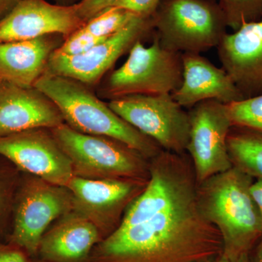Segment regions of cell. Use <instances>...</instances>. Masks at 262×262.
<instances>
[{"label":"cell","mask_w":262,"mask_h":262,"mask_svg":"<svg viewBox=\"0 0 262 262\" xmlns=\"http://www.w3.org/2000/svg\"><path fill=\"white\" fill-rule=\"evenodd\" d=\"M198 182L137 225L117 227L98 243L89 262L211 261L223 253L220 231L198 205Z\"/></svg>","instance_id":"6da1fadb"},{"label":"cell","mask_w":262,"mask_h":262,"mask_svg":"<svg viewBox=\"0 0 262 262\" xmlns=\"http://www.w3.org/2000/svg\"><path fill=\"white\" fill-rule=\"evenodd\" d=\"M254 179L232 167L213 176L196 189L203 215L220 231L223 255L237 262L248 254L262 236V220L251 194Z\"/></svg>","instance_id":"7a4b0ae2"},{"label":"cell","mask_w":262,"mask_h":262,"mask_svg":"<svg viewBox=\"0 0 262 262\" xmlns=\"http://www.w3.org/2000/svg\"><path fill=\"white\" fill-rule=\"evenodd\" d=\"M34 87L53 101L65 123L74 130L121 141L146 158H154L163 150L154 140L114 113L79 81L45 72Z\"/></svg>","instance_id":"3957f363"},{"label":"cell","mask_w":262,"mask_h":262,"mask_svg":"<svg viewBox=\"0 0 262 262\" xmlns=\"http://www.w3.org/2000/svg\"><path fill=\"white\" fill-rule=\"evenodd\" d=\"M50 130L70 158L75 177L149 180L147 158L121 141L82 134L66 123Z\"/></svg>","instance_id":"277c9868"},{"label":"cell","mask_w":262,"mask_h":262,"mask_svg":"<svg viewBox=\"0 0 262 262\" xmlns=\"http://www.w3.org/2000/svg\"><path fill=\"white\" fill-rule=\"evenodd\" d=\"M151 19L161 46L177 53L201 54L227 34L225 14L213 0H161Z\"/></svg>","instance_id":"5b68a950"},{"label":"cell","mask_w":262,"mask_h":262,"mask_svg":"<svg viewBox=\"0 0 262 262\" xmlns=\"http://www.w3.org/2000/svg\"><path fill=\"white\" fill-rule=\"evenodd\" d=\"M127 61L108 77L103 95L117 99L132 95L171 94L183 80L182 53L161 46L154 32L152 44L145 47L137 41Z\"/></svg>","instance_id":"8992f818"},{"label":"cell","mask_w":262,"mask_h":262,"mask_svg":"<svg viewBox=\"0 0 262 262\" xmlns=\"http://www.w3.org/2000/svg\"><path fill=\"white\" fill-rule=\"evenodd\" d=\"M108 106L163 150L187 152L190 133L188 112L171 94L132 95L111 100Z\"/></svg>","instance_id":"52a82bcc"},{"label":"cell","mask_w":262,"mask_h":262,"mask_svg":"<svg viewBox=\"0 0 262 262\" xmlns=\"http://www.w3.org/2000/svg\"><path fill=\"white\" fill-rule=\"evenodd\" d=\"M70 189L34 177L24 184L15 211L10 244L37 256L42 236L52 222L72 211Z\"/></svg>","instance_id":"ba28073f"},{"label":"cell","mask_w":262,"mask_h":262,"mask_svg":"<svg viewBox=\"0 0 262 262\" xmlns=\"http://www.w3.org/2000/svg\"><path fill=\"white\" fill-rule=\"evenodd\" d=\"M190 108V133L186 151L200 184L233 167L227 146L232 125L227 105L216 100L202 101Z\"/></svg>","instance_id":"9c48e42d"},{"label":"cell","mask_w":262,"mask_h":262,"mask_svg":"<svg viewBox=\"0 0 262 262\" xmlns=\"http://www.w3.org/2000/svg\"><path fill=\"white\" fill-rule=\"evenodd\" d=\"M154 31L151 16L136 15L121 30L86 53L74 56L52 53L46 72L73 79L86 85L97 83L120 56Z\"/></svg>","instance_id":"30bf717a"},{"label":"cell","mask_w":262,"mask_h":262,"mask_svg":"<svg viewBox=\"0 0 262 262\" xmlns=\"http://www.w3.org/2000/svg\"><path fill=\"white\" fill-rule=\"evenodd\" d=\"M149 180L89 179L74 177L67 185L72 211L94 223L103 239L118 227L122 212L144 189Z\"/></svg>","instance_id":"8fae6325"},{"label":"cell","mask_w":262,"mask_h":262,"mask_svg":"<svg viewBox=\"0 0 262 262\" xmlns=\"http://www.w3.org/2000/svg\"><path fill=\"white\" fill-rule=\"evenodd\" d=\"M0 155L24 171L56 185L67 187L75 177L70 158L46 129L0 136Z\"/></svg>","instance_id":"7c38bea8"},{"label":"cell","mask_w":262,"mask_h":262,"mask_svg":"<svg viewBox=\"0 0 262 262\" xmlns=\"http://www.w3.org/2000/svg\"><path fill=\"white\" fill-rule=\"evenodd\" d=\"M85 24L77 5H52L46 0H18L0 20V42H18L59 34L67 38Z\"/></svg>","instance_id":"4fadbf2b"},{"label":"cell","mask_w":262,"mask_h":262,"mask_svg":"<svg viewBox=\"0 0 262 262\" xmlns=\"http://www.w3.org/2000/svg\"><path fill=\"white\" fill-rule=\"evenodd\" d=\"M222 68L244 99L262 94V19L226 34L218 47Z\"/></svg>","instance_id":"5bb4252c"},{"label":"cell","mask_w":262,"mask_h":262,"mask_svg":"<svg viewBox=\"0 0 262 262\" xmlns=\"http://www.w3.org/2000/svg\"><path fill=\"white\" fill-rule=\"evenodd\" d=\"M65 123L61 112L35 88L0 83V136L34 129H53Z\"/></svg>","instance_id":"9a60e30c"},{"label":"cell","mask_w":262,"mask_h":262,"mask_svg":"<svg viewBox=\"0 0 262 262\" xmlns=\"http://www.w3.org/2000/svg\"><path fill=\"white\" fill-rule=\"evenodd\" d=\"M183 80L171 94L183 108H192L207 100L229 104L244 99L230 76L200 53H182Z\"/></svg>","instance_id":"2e32d148"},{"label":"cell","mask_w":262,"mask_h":262,"mask_svg":"<svg viewBox=\"0 0 262 262\" xmlns=\"http://www.w3.org/2000/svg\"><path fill=\"white\" fill-rule=\"evenodd\" d=\"M103 239L94 223L72 211L46 231L37 256L48 262H89L95 246Z\"/></svg>","instance_id":"e0dca14e"},{"label":"cell","mask_w":262,"mask_h":262,"mask_svg":"<svg viewBox=\"0 0 262 262\" xmlns=\"http://www.w3.org/2000/svg\"><path fill=\"white\" fill-rule=\"evenodd\" d=\"M59 36L0 42V79L20 87L34 88L46 72L52 53L61 46Z\"/></svg>","instance_id":"ac0fdd59"},{"label":"cell","mask_w":262,"mask_h":262,"mask_svg":"<svg viewBox=\"0 0 262 262\" xmlns=\"http://www.w3.org/2000/svg\"><path fill=\"white\" fill-rule=\"evenodd\" d=\"M227 146L232 166L262 180V132L232 125Z\"/></svg>","instance_id":"d6986e66"},{"label":"cell","mask_w":262,"mask_h":262,"mask_svg":"<svg viewBox=\"0 0 262 262\" xmlns=\"http://www.w3.org/2000/svg\"><path fill=\"white\" fill-rule=\"evenodd\" d=\"M136 15L125 8L114 7L91 18L82 28L96 37L107 38L124 28Z\"/></svg>","instance_id":"ffe728a7"},{"label":"cell","mask_w":262,"mask_h":262,"mask_svg":"<svg viewBox=\"0 0 262 262\" xmlns=\"http://www.w3.org/2000/svg\"><path fill=\"white\" fill-rule=\"evenodd\" d=\"M227 27L237 30L245 24L262 19V0H218Z\"/></svg>","instance_id":"44dd1931"},{"label":"cell","mask_w":262,"mask_h":262,"mask_svg":"<svg viewBox=\"0 0 262 262\" xmlns=\"http://www.w3.org/2000/svg\"><path fill=\"white\" fill-rule=\"evenodd\" d=\"M227 105L232 125L262 132V94Z\"/></svg>","instance_id":"7402d4cb"},{"label":"cell","mask_w":262,"mask_h":262,"mask_svg":"<svg viewBox=\"0 0 262 262\" xmlns=\"http://www.w3.org/2000/svg\"><path fill=\"white\" fill-rule=\"evenodd\" d=\"M107 38L96 37L80 28L66 38L63 44L53 53L56 56H77L90 51L96 45L106 40Z\"/></svg>","instance_id":"603a6c76"},{"label":"cell","mask_w":262,"mask_h":262,"mask_svg":"<svg viewBox=\"0 0 262 262\" xmlns=\"http://www.w3.org/2000/svg\"><path fill=\"white\" fill-rule=\"evenodd\" d=\"M122 0H81L77 3V14L86 23L108 8L117 7Z\"/></svg>","instance_id":"cb8c5ba5"},{"label":"cell","mask_w":262,"mask_h":262,"mask_svg":"<svg viewBox=\"0 0 262 262\" xmlns=\"http://www.w3.org/2000/svg\"><path fill=\"white\" fill-rule=\"evenodd\" d=\"M161 0H122L117 7L125 8L138 16L149 18Z\"/></svg>","instance_id":"d4e9b609"},{"label":"cell","mask_w":262,"mask_h":262,"mask_svg":"<svg viewBox=\"0 0 262 262\" xmlns=\"http://www.w3.org/2000/svg\"><path fill=\"white\" fill-rule=\"evenodd\" d=\"M29 255L18 246L0 244V262H29Z\"/></svg>","instance_id":"484cf974"},{"label":"cell","mask_w":262,"mask_h":262,"mask_svg":"<svg viewBox=\"0 0 262 262\" xmlns=\"http://www.w3.org/2000/svg\"><path fill=\"white\" fill-rule=\"evenodd\" d=\"M251 194L256 203L262 220V180L254 179L251 186Z\"/></svg>","instance_id":"4316f807"},{"label":"cell","mask_w":262,"mask_h":262,"mask_svg":"<svg viewBox=\"0 0 262 262\" xmlns=\"http://www.w3.org/2000/svg\"><path fill=\"white\" fill-rule=\"evenodd\" d=\"M250 262H262V236L257 244L248 253Z\"/></svg>","instance_id":"83f0119b"},{"label":"cell","mask_w":262,"mask_h":262,"mask_svg":"<svg viewBox=\"0 0 262 262\" xmlns=\"http://www.w3.org/2000/svg\"><path fill=\"white\" fill-rule=\"evenodd\" d=\"M18 0H0V20L13 9Z\"/></svg>","instance_id":"f1b7e54d"},{"label":"cell","mask_w":262,"mask_h":262,"mask_svg":"<svg viewBox=\"0 0 262 262\" xmlns=\"http://www.w3.org/2000/svg\"><path fill=\"white\" fill-rule=\"evenodd\" d=\"M210 262H232V261H229L228 258H226L225 256H223V255H221L220 256H219V257L215 258V259L212 260V261H211Z\"/></svg>","instance_id":"f546056e"},{"label":"cell","mask_w":262,"mask_h":262,"mask_svg":"<svg viewBox=\"0 0 262 262\" xmlns=\"http://www.w3.org/2000/svg\"><path fill=\"white\" fill-rule=\"evenodd\" d=\"M237 262H250L249 256L248 254L242 255Z\"/></svg>","instance_id":"4dcf8cb0"},{"label":"cell","mask_w":262,"mask_h":262,"mask_svg":"<svg viewBox=\"0 0 262 262\" xmlns=\"http://www.w3.org/2000/svg\"><path fill=\"white\" fill-rule=\"evenodd\" d=\"M35 262H48V261H42V260H38L37 261H35Z\"/></svg>","instance_id":"1f68e13d"},{"label":"cell","mask_w":262,"mask_h":262,"mask_svg":"<svg viewBox=\"0 0 262 262\" xmlns=\"http://www.w3.org/2000/svg\"><path fill=\"white\" fill-rule=\"evenodd\" d=\"M0 208H1V194H0Z\"/></svg>","instance_id":"d6a6232c"},{"label":"cell","mask_w":262,"mask_h":262,"mask_svg":"<svg viewBox=\"0 0 262 262\" xmlns=\"http://www.w3.org/2000/svg\"><path fill=\"white\" fill-rule=\"evenodd\" d=\"M2 81H3V80H2L1 79H0V83H1Z\"/></svg>","instance_id":"836d02e7"},{"label":"cell","mask_w":262,"mask_h":262,"mask_svg":"<svg viewBox=\"0 0 262 262\" xmlns=\"http://www.w3.org/2000/svg\"><path fill=\"white\" fill-rule=\"evenodd\" d=\"M213 1H217V2H218V0H213Z\"/></svg>","instance_id":"e575fe53"},{"label":"cell","mask_w":262,"mask_h":262,"mask_svg":"<svg viewBox=\"0 0 262 262\" xmlns=\"http://www.w3.org/2000/svg\"><path fill=\"white\" fill-rule=\"evenodd\" d=\"M201 262H210V261H201Z\"/></svg>","instance_id":"d590c367"}]
</instances>
